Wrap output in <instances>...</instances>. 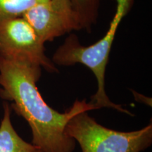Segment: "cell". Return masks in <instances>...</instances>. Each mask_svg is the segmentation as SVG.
<instances>
[{"label":"cell","mask_w":152,"mask_h":152,"mask_svg":"<svg viewBox=\"0 0 152 152\" xmlns=\"http://www.w3.org/2000/svg\"><path fill=\"white\" fill-rule=\"evenodd\" d=\"M45 44L23 16L0 22V56L38 65L48 73H58L56 66L45 54Z\"/></svg>","instance_id":"obj_4"},{"label":"cell","mask_w":152,"mask_h":152,"mask_svg":"<svg viewBox=\"0 0 152 152\" xmlns=\"http://www.w3.org/2000/svg\"><path fill=\"white\" fill-rule=\"evenodd\" d=\"M42 69L35 64L0 56V97L12 102L11 108L27 121L33 145L44 152H73L76 142L66 135V125L75 114L94 108L85 99H76L64 113L50 107L37 86Z\"/></svg>","instance_id":"obj_1"},{"label":"cell","mask_w":152,"mask_h":152,"mask_svg":"<svg viewBox=\"0 0 152 152\" xmlns=\"http://www.w3.org/2000/svg\"><path fill=\"white\" fill-rule=\"evenodd\" d=\"M3 108L4 115L0 123V152H44L18 135L11 123V108L8 102L4 101Z\"/></svg>","instance_id":"obj_6"},{"label":"cell","mask_w":152,"mask_h":152,"mask_svg":"<svg viewBox=\"0 0 152 152\" xmlns=\"http://www.w3.org/2000/svg\"><path fill=\"white\" fill-rule=\"evenodd\" d=\"M81 111L68 121L66 135L79 144L82 152H141L152 143V125L141 130L121 132L106 128Z\"/></svg>","instance_id":"obj_3"},{"label":"cell","mask_w":152,"mask_h":152,"mask_svg":"<svg viewBox=\"0 0 152 152\" xmlns=\"http://www.w3.org/2000/svg\"><path fill=\"white\" fill-rule=\"evenodd\" d=\"M115 13L103 37L92 45L84 46L77 35L70 33L55 51L52 61L56 66H71L80 64L91 70L97 82V90L91 96L90 102L94 109L109 108L133 116L132 113L122 106L112 102L106 94L105 89L106 66L114 39L119 26L131 11L134 0H115Z\"/></svg>","instance_id":"obj_2"},{"label":"cell","mask_w":152,"mask_h":152,"mask_svg":"<svg viewBox=\"0 0 152 152\" xmlns=\"http://www.w3.org/2000/svg\"><path fill=\"white\" fill-rule=\"evenodd\" d=\"M102 0H71L81 30L90 33L98 21Z\"/></svg>","instance_id":"obj_7"},{"label":"cell","mask_w":152,"mask_h":152,"mask_svg":"<svg viewBox=\"0 0 152 152\" xmlns=\"http://www.w3.org/2000/svg\"><path fill=\"white\" fill-rule=\"evenodd\" d=\"M35 3V0H0V22L23 16Z\"/></svg>","instance_id":"obj_8"},{"label":"cell","mask_w":152,"mask_h":152,"mask_svg":"<svg viewBox=\"0 0 152 152\" xmlns=\"http://www.w3.org/2000/svg\"><path fill=\"white\" fill-rule=\"evenodd\" d=\"M23 17L45 43L81 30L71 0H35Z\"/></svg>","instance_id":"obj_5"}]
</instances>
